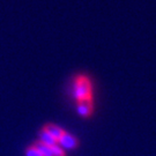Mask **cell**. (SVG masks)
Segmentation results:
<instances>
[{"instance_id":"4","label":"cell","mask_w":156,"mask_h":156,"mask_svg":"<svg viewBox=\"0 0 156 156\" xmlns=\"http://www.w3.org/2000/svg\"><path fill=\"white\" fill-rule=\"evenodd\" d=\"M44 129L50 134V135H52L57 141L60 139L62 135H64V133H65V131H64L62 127H59V126H57V125H53V124L46 125L44 127Z\"/></svg>"},{"instance_id":"2","label":"cell","mask_w":156,"mask_h":156,"mask_svg":"<svg viewBox=\"0 0 156 156\" xmlns=\"http://www.w3.org/2000/svg\"><path fill=\"white\" fill-rule=\"evenodd\" d=\"M58 145L62 147L64 151H72L78 147V139L73 136L72 134L65 132L60 139L58 140Z\"/></svg>"},{"instance_id":"6","label":"cell","mask_w":156,"mask_h":156,"mask_svg":"<svg viewBox=\"0 0 156 156\" xmlns=\"http://www.w3.org/2000/svg\"><path fill=\"white\" fill-rule=\"evenodd\" d=\"M35 146H36V148L38 149L39 154L42 156H55L53 155L52 147H50V146L43 145V144H41V142H37Z\"/></svg>"},{"instance_id":"3","label":"cell","mask_w":156,"mask_h":156,"mask_svg":"<svg viewBox=\"0 0 156 156\" xmlns=\"http://www.w3.org/2000/svg\"><path fill=\"white\" fill-rule=\"evenodd\" d=\"M76 112L80 117H90L93 113V101H84L76 103Z\"/></svg>"},{"instance_id":"8","label":"cell","mask_w":156,"mask_h":156,"mask_svg":"<svg viewBox=\"0 0 156 156\" xmlns=\"http://www.w3.org/2000/svg\"><path fill=\"white\" fill-rule=\"evenodd\" d=\"M52 151H53V155L55 156H65V151L58 144L52 146Z\"/></svg>"},{"instance_id":"5","label":"cell","mask_w":156,"mask_h":156,"mask_svg":"<svg viewBox=\"0 0 156 156\" xmlns=\"http://www.w3.org/2000/svg\"><path fill=\"white\" fill-rule=\"evenodd\" d=\"M39 141L38 142H41V144H43V145H46V146H50V147H52V146H55L58 144V141H57L52 135H50V134L48 133L46 131H45L44 128L41 131V133H39Z\"/></svg>"},{"instance_id":"1","label":"cell","mask_w":156,"mask_h":156,"mask_svg":"<svg viewBox=\"0 0 156 156\" xmlns=\"http://www.w3.org/2000/svg\"><path fill=\"white\" fill-rule=\"evenodd\" d=\"M69 96L76 103L91 101L93 96V84L88 76L78 75L72 80L69 84Z\"/></svg>"},{"instance_id":"7","label":"cell","mask_w":156,"mask_h":156,"mask_svg":"<svg viewBox=\"0 0 156 156\" xmlns=\"http://www.w3.org/2000/svg\"><path fill=\"white\" fill-rule=\"evenodd\" d=\"M26 156H42V155L39 154V151L36 148V146L34 145L31 147H29L28 149L26 151Z\"/></svg>"}]
</instances>
